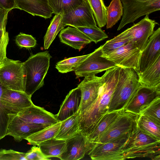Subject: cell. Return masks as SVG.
Returning a JSON list of instances; mask_svg holds the SVG:
<instances>
[{
    "label": "cell",
    "mask_w": 160,
    "mask_h": 160,
    "mask_svg": "<svg viewBox=\"0 0 160 160\" xmlns=\"http://www.w3.org/2000/svg\"><path fill=\"white\" fill-rule=\"evenodd\" d=\"M121 68L117 66L106 70L101 77L102 84L98 96L93 102L80 113L79 124L81 132L86 137L99 121L108 112L110 102L118 81Z\"/></svg>",
    "instance_id": "cell-1"
},
{
    "label": "cell",
    "mask_w": 160,
    "mask_h": 160,
    "mask_svg": "<svg viewBox=\"0 0 160 160\" xmlns=\"http://www.w3.org/2000/svg\"><path fill=\"white\" fill-rule=\"evenodd\" d=\"M160 140L144 132L137 126L130 132L122 149V160L136 158L160 160Z\"/></svg>",
    "instance_id": "cell-2"
},
{
    "label": "cell",
    "mask_w": 160,
    "mask_h": 160,
    "mask_svg": "<svg viewBox=\"0 0 160 160\" xmlns=\"http://www.w3.org/2000/svg\"><path fill=\"white\" fill-rule=\"evenodd\" d=\"M141 85L135 70L121 68L108 112L124 109Z\"/></svg>",
    "instance_id": "cell-3"
},
{
    "label": "cell",
    "mask_w": 160,
    "mask_h": 160,
    "mask_svg": "<svg viewBox=\"0 0 160 160\" xmlns=\"http://www.w3.org/2000/svg\"><path fill=\"white\" fill-rule=\"evenodd\" d=\"M52 56L48 51L31 55L23 62L26 73L25 92L32 97L44 84Z\"/></svg>",
    "instance_id": "cell-4"
},
{
    "label": "cell",
    "mask_w": 160,
    "mask_h": 160,
    "mask_svg": "<svg viewBox=\"0 0 160 160\" xmlns=\"http://www.w3.org/2000/svg\"><path fill=\"white\" fill-rule=\"evenodd\" d=\"M26 73L24 63L19 60L7 57L0 62V83L5 88L25 92Z\"/></svg>",
    "instance_id": "cell-5"
},
{
    "label": "cell",
    "mask_w": 160,
    "mask_h": 160,
    "mask_svg": "<svg viewBox=\"0 0 160 160\" xmlns=\"http://www.w3.org/2000/svg\"><path fill=\"white\" fill-rule=\"evenodd\" d=\"M123 13L119 31L139 18L160 10V0H120Z\"/></svg>",
    "instance_id": "cell-6"
},
{
    "label": "cell",
    "mask_w": 160,
    "mask_h": 160,
    "mask_svg": "<svg viewBox=\"0 0 160 160\" xmlns=\"http://www.w3.org/2000/svg\"><path fill=\"white\" fill-rule=\"evenodd\" d=\"M139 115L124 109L92 145L105 143L131 132L137 126Z\"/></svg>",
    "instance_id": "cell-7"
},
{
    "label": "cell",
    "mask_w": 160,
    "mask_h": 160,
    "mask_svg": "<svg viewBox=\"0 0 160 160\" xmlns=\"http://www.w3.org/2000/svg\"><path fill=\"white\" fill-rule=\"evenodd\" d=\"M102 45L95 50L74 70L77 78L95 75L117 66L113 61L102 56Z\"/></svg>",
    "instance_id": "cell-8"
},
{
    "label": "cell",
    "mask_w": 160,
    "mask_h": 160,
    "mask_svg": "<svg viewBox=\"0 0 160 160\" xmlns=\"http://www.w3.org/2000/svg\"><path fill=\"white\" fill-rule=\"evenodd\" d=\"M131 132L105 143L94 145L88 155L92 160H122V148Z\"/></svg>",
    "instance_id": "cell-9"
},
{
    "label": "cell",
    "mask_w": 160,
    "mask_h": 160,
    "mask_svg": "<svg viewBox=\"0 0 160 160\" xmlns=\"http://www.w3.org/2000/svg\"><path fill=\"white\" fill-rule=\"evenodd\" d=\"M157 24L158 23L155 20L150 19L149 15H147L140 21L122 32L129 42L134 43L142 52L146 46Z\"/></svg>",
    "instance_id": "cell-10"
},
{
    "label": "cell",
    "mask_w": 160,
    "mask_h": 160,
    "mask_svg": "<svg viewBox=\"0 0 160 160\" xmlns=\"http://www.w3.org/2000/svg\"><path fill=\"white\" fill-rule=\"evenodd\" d=\"M141 51L132 42L130 41L112 52L103 56L113 62L120 68L138 69Z\"/></svg>",
    "instance_id": "cell-11"
},
{
    "label": "cell",
    "mask_w": 160,
    "mask_h": 160,
    "mask_svg": "<svg viewBox=\"0 0 160 160\" xmlns=\"http://www.w3.org/2000/svg\"><path fill=\"white\" fill-rule=\"evenodd\" d=\"M62 22L66 26L73 27L97 26L92 12L86 0L75 9L64 13Z\"/></svg>",
    "instance_id": "cell-12"
},
{
    "label": "cell",
    "mask_w": 160,
    "mask_h": 160,
    "mask_svg": "<svg viewBox=\"0 0 160 160\" xmlns=\"http://www.w3.org/2000/svg\"><path fill=\"white\" fill-rule=\"evenodd\" d=\"M2 104L10 113L17 114L34 104L31 96L25 92L4 88L2 96Z\"/></svg>",
    "instance_id": "cell-13"
},
{
    "label": "cell",
    "mask_w": 160,
    "mask_h": 160,
    "mask_svg": "<svg viewBox=\"0 0 160 160\" xmlns=\"http://www.w3.org/2000/svg\"><path fill=\"white\" fill-rule=\"evenodd\" d=\"M158 97H160V84L151 87L141 85L124 109L139 115L142 108Z\"/></svg>",
    "instance_id": "cell-14"
},
{
    "label": "cell",
    "mask_w": 160,
    "mask_h": 160,
    "mask_svg": "<svg viewBox=\"0 0 160 160\" xmlns=\"http://www.w3.org/2000/svg\"><path fill=\"white\" fill-rule=\"evenodd\" d=\"M102 84L101 77L93 75L84 77L78 85L81 92L79 111L82 112L91 105L97 98Z\"/></svg>",
    "instance_id": "cell-15"
},
{
    "label": "cell",
    "mask_w": 160,
    "mask_h": 160,
    "mask_svg": "<svg viewBox=\"0 0 160 160\" xmlns=\"http://www.w3.org/2000/svg\"><path fill=\"white\" fill-rule=\"evenodd\" d=\"M160 56V28L153 32L141 52L137 73L150 67Z\"/></svg>",
    "instance_id": "cell-16"
},
{
    "label": "cell",
    "mask_w": 160,
    "mask_h": 160,
    "mask_svg": "<svg viewBox=\"0 0 160 160\" xmlns=\"http://www.w3.org/2000/svg\"><path fill=\"white\" fill-rule=\"evenodd\" d=\"M16 115L9 124L7 136L13 137L14 140L17 142H20L28 137L48 127L42 124L26 122Z\"/></svg>",
    "instance_id": "cell-17"
},
{
    "label": "cell",
    "mask_w": 160,
    "mask_h": 160,
    "mask_svg": "<svg viewBox=\"0 0 160 160\" xmlns=\"http://www.w3.org/2000/svg\"><path fill=\"white\" fill-rule=\"evenodd\" d=\"M16 115L26 122L48 126L58 122L55 115L34 104L22 110Z\"/></svg>",
    "instance_id": "cell-18"
},
{
    "label": "cell",
    "mask_w": 160,
    "mask_h": 160,
    "mask_svg": "<svg viewBox=\"0 0 160 160\" xmlns=\"http://www.w3.org/2000/svg\"><path fill=\"white\" fill-rule=\"evenodd\" d=\"M65 150L61 155V160H78L83 158L89 151L85 137L81 132L66 140Z\"/></svg>",
    "instance_id": "cell-19"
},
{
    "label": "cell",
    "mask_w": 160,
    "mask_h": 160,
    "mask_svg": "<svg viewBox=\"0 0 160 160\" xmlns=\"http://www.w3.org/2000/svg\"><path fill=\"white\" fill-rule=\"evenodd\" d=\"M81 92L77 87L71 90L61 104L58 113L55 115L58 122H61L72 116L79 109Z\"/></svg>",
    "instance_id": "cell-20"
},
{
    "label": "cell",
    "mask_w": 160,
    "mask_h": 160,
    "mask_svg": "<svg viewBox=\"0 0 160 160\" xmlns=\"http://www.w3.org/2000/svg\"><path fill=\"white\" fill-rule=\"evenodd\" d=\"M58 37L61 42L79 51L92 42L83 32L76 27L72 26L62 29Z\"/></svg>",
    "instance_id": "cell-21"
},
{
    "label": "cell",
    "mask_w": 160,
    "mask_h": 160,
    "mask_svg": "<svg viewBox=\"0 0 160 160\" xmlns=\"http://www.w3.org/2000/svg\"><path fill=\"white\" fill-rule=\"evenodd\" d=\"M15 1L17 8L33 16L48 19L50 18L53 14L47 0H15Z\"/></svg>",
    "instance_id": "cell-22"
},
{
    "label": "cell",
    "mask_w": 160,
    "mask_h": 160,
    "mask_svg": "<svg viewBox=\"0 0 160 160\" xmlns=\"http://www.w3.org/2000/svg\"><path fill=\"white\" fill-rule=\"evenodd\" d=\"M124 109L108 112L102 116L92 132L85 137L86 144L89 151L100 135L114 122Z\"/></svg>",
    "instance_id": "cell-23"
},
{
    "label": "cell",
    "mask_w": 160,
    "mask_h": 160,
    "mask_svg": "<svg viewBox=\"0 0 160 160\" xmlns=\"http://www.w3.org/2000/svg\"><path fill=\"white\" fill-rule=\"evenodd\" d=\"M80 112L61 122L60 127L55 138L66 140L81 132L79 124Z\"/></svg>",
    "instance_id": "cell-24"
},
{
    "label": "cell",
    "mask_w": 160,
    "mask_h": 160,
    "mask_svg": "<svg viewBox=\"0 0 160 160\" xmlns=\"http://www.w3.org/2000/svg\"><path fill=\"white\" fill-rule=\"evenodd\" d=\"M138 74L142 86L154 87L160 84V56L150 67Z\"/></svg>",
    "instance_id": "cell-25"
},
{
    "label": "cell",
    "mask_w": 160,
    "mask_h": 160,
    "mask_svg": "<svg viewBox=\"0 0 160 160\" xmlns=\"http://www.w3.org/2000/svg\"><path fill=\"white\" fill-rule=\"evenodd\" d=\"M66 140L53 138L40 143L38 146L43 154L48 158L57 157L59 158L65 150Z\"/></svg>",
    "instance_id": "cell-26"
},
{
    "label": "cell",
    "mask_w": 160,
    "mask_h": 160,
    "mask_svg": "<svg viewBox=\"0 0 160 160\" xmlns=\"http://www.w3.org/2000/svg\"><path fill=\"white\" fill-rule=\"evenodd\" d=\"M61 122L48 126L25 139L31 145L38 146L43 142L55 138L59 131Z\"/></svg>",
    "instance_id": "cell-27"
},
{
    "label": "cell",
    "mask_w": 160,
    "mask_h": 160,
    "mask_svg": "<svg viewBox=\"0 0 160 160\" xmlns=\"http://www.w3.org/2000/svg\"><path fill=\"white\" fill-rule=\"evenodd\" d=\"M63 12L55 15L50 22L44 38V48L48 49L56 36L66 26L62 22Z\"/></svg>",
    "instance_id": "cell-28"
},
{
    "label": "cell",
    "mask_w": 160,
    "mask_h": 160,
    "mask_svg": "<svg viewBox=\"0 0 160 160\" xmlns=\"http://www.w3.org/2000/svg\"><path fill=\"white\" fill-rule=\"evenodd\" d=\"M123 13L122 4L120 0H112L107 7L106 28H112L121 19Z\"/></svg>",
    "instance_id": "cell-29"
},
{
    "label": "cell",
    "mask_w": 160,
    "mask_h": 160,
    "mask_svg": "<svg viewBox=\"0 0 160 160\" xmlns=\"http://www.w3.org/2000/svg\"><path fill=\"white\" fill-rule=\"evenodd\" d=\"M93 13L98 27H104L107 23V7L103 0H86Z\"/></svg>",
    "instance_id": "cell-30"
},
{
    "label": "cell",
    "mask_w": 160,
    "mask_h": 160,
    "mask_svg": "<svg viewBox=\"0 0 160 160\" xmlns=\"http://www.w3.org/2000/svg\"><path fill=\"white\" fill-rule=\"evenodd\" d=\"M48 4L55 15L62 12L66 13L80 5L85 0H47Z\"/></svg>",
    "instance_id": "cell-31"
},
{
    "label": "cell",
    "mask_w": 160,
    "mask_h": 160,
    "mask_svg": "<svg viewBox=\"0 0 160 160\" xmlns=\"http://www.w3.org/2000/svg\"><path fill=\"white\" fill-rule=\"evenodd\" d=\"M137 126L144 132L160 140V124L144 116L139 115Z\"/></svg>",
    "instance_id": "cell-32"
},
{
    "label": "cell",
    "mask_w": 160,
    "mask_h": 160,
    "mask_svg": "<svg viewBox=\"0 0 160 160\" xmlns=\"http://www.w3.org/2000/svg\"><path fill=\"white\" fill-rule=\"evenodd\" d=\"M139 115L144 116L160 124V97L142 108Z\"/></svg>",
    "instance_id": "cell-33"
},
{
    "label": "cell",
    "mask_w": 160,
    "mask_h": 160,
    "mask_svg": "<svg viewBox=\"0 0 160 160\" xmlns=\"http://www.w3.org/2000/svg\"><path fill=\"white\" fill-rule=\"evenodd\" d=\"M89 54L71 57L60 61L56 63L55 68L59 72L62 73L74 71Z\"/></svg>",
    "instance_id": "cell-34"
},
{
    "label": "cell",
    "mask_w": 160,
    "mask_h": 160,
    "mask_svg": "<svg viewBox=\"0 0 160 160\" xmlns=\"http://www.w3.org/2000/svg\"><path fill=\"white\" fill-rule=\"evenodd\" d=\"M4 88L0 83V140L7 136L8 126L14 117V114L10 113L2 104V96Z\"/></svg>",
    "instance_id": "cell-35"
},
{
    "label": "cell",
    "mask_w": 160,
    "mask_h": 160,
    "mask_svg": "<svg viewBox=\"0 0 160 160\" xmlns=\"http://www.w3.org/2000/svg\"><path fill=\"white\" fill-rule=\"evenodd\" d=\"M129 42L128 38L122 32L102 45V56H105L112 52Z\"/></svg>",
    "instance_id": "cell-36"
},
{
    "label": "cell",
    "mask_w": 160,
    "mask_h": 160,
    "mask_svg": "<svg viewBox=\"0 0 160 160\" xmlns=\"http://www.w3.org/2000/svg\"><path fill=\"white\" fill-rule=\"evenodd\" d=\"M87 35L96 44L108 38V36L101 28L95 26L75 27Z\"/></svg>",
    "instance_id": "cell-37"
},
{
    "label": "cell",
    "mask_w": 160,
    "mask_h": 160,
    "mask_svg": "<svg viewBox=\"0 0 160 160\" xmlns=\"http://www.w3.org/2000/svg\"><path fill=\"white\" fill-rule=\"evenodd\" d=\"M16 44L19 47L29 48L34 47L37 41L31 35L20 32L15 37Z\"/></svg>",
    "instance_id": "cell-38"
},
{
    "label": "cell",
    "mask_w": 160,
    "mask_h": 160,
    "mask_svg": "<svg viewBox=\"0 0 160 160\" xmlns=\"http://www.w3.org/2000/svg\"><path fill=\"white\" fill-rule=\"evenodd\" d=\"M26 152L16 151L12 149H0V160H27Z\"/></svg>",
    "instance_id": "cell-39"
},
{
    "label": "cell",
    "mask_w": 160,
    "mask_h": 160,
    "mask_svg": "<svg viewBox=\"0 0 160 160\" xmlns=\"http://www.w3.org/2000/svg\"><path fill=\"white\" fill-rule=\"evenodd\" d=\"M9 41L8 33L6 31V26L0 28V62L6 58V50Z\"/></svg>",
    "instance_id": "cell-40"
},
{
    "label": "cell",
    "mask_w": 160,
    "mask_h": 160,
    "mask_svg": "<svg viewBox=\"0 0 160 160\" xmlns=\"http://www.w3.org/2000/svg\"><path fill=\"white\" fill-rule=\"evenodd\" d=\"M27 160H47L49 159L42 152L38 146H33L31 149L26 152Z\"/></svg>",
    "instance_id": "cell-41"
},
{
    "label": "cell",
    "mask_w": 160,
    "mask_h": 160,
    "mask_svg": "<svg viewBox=\"0 0 160 160\" xmlns=\"http://www.w3.org/2000/svg\"><path fill=\"white\" fill-rule=\"evenodd\" d=\"M0 8L9 12L17 7L15 0H0Z\"/></svg>",
    "instance_id": "cell-42"
},
{
    "label": "cell",
    "mask_w": 160,
    "mask_h": 160,
    "mask_svg": "<svg viewBox=\"0 0 160 160\" xmlns=\"http://www.w3.org/2000/svg\"><path fill=\"white\" fill-rule=\"evenodd\" d=\"M9 11L0 8V28L6 25Z\"/></svg>",
    "instance_id": "cell-43"
}]
</instances>
